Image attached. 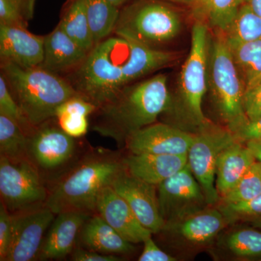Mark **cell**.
Masks as SVG:
<instances>
[{
  "label": "cell",
  "mask_w": 261,
  "mask_h": 261,
  "mask_svg": "<svg viewBox=\"0 0 261 261\" xmlns=\"http://www.w3.org/2000/svg\"><path fill=\"white\" fill-rule=\"evenodd\" d=\"M12 214L13 240L6 261L37 260L44 236L56 214L46 205Z\"/></svg>",
  "instance_id": "cell-13"
},
{
  "label": "cell",
  "mask_w": 261,
  "mask_h": 261,
  "mask_svg": "<svg viewBox=\"0 0 261 261\" xmlns=\"http://www.w3.org/2000/svg\"><path fill=\"white\" fill-rule=\"evenodd\" d=\"M144 248L139 257V261H176L177 258L161 250L154 243L152 237L144 242Z\"/></svg>",
  "instance_id": "cell-38"
},
{
  "label": "cell",
  "mask_w": 261,
  "mask_h": 261,
  "mask_svg": "<svg viewBox=\"0 0 261 261\" xmlns=\"http://www.w3.org/2000/svg\"><path fill=\"white\" fill-rule=\"evenodd\" d=\"M0 114L13 120L29 135L34 128L19 107L4 77L0 74Z\"/></svg>",
  "instance_id": "cell-32"
},
{
  "label": "cell",
  "mask_w": 261,
  "mask_h": 261,
  "mask_svg": "<svg viewBox=\"0 0 261 261\" xmlns=\"http://www.w3.org/2000/svg\"><path fill=\"white\" fill-rule=\"evenodd\" d=\"M171 100L166 75L159 73L137 81L97 108L91 116L92 129L123 148L130 136L167 113Z\"/></svg>",
  "instance_id": "cell-2"
},
{
  "label": "cell",
  "mask_w": 261,
  "mask_h": 261,
  "mask_svg": "<svg viewBox=\"0 0 261 261\" xmlns=\"http://www.w3.org/2000/svg\"><path fill=\"white\" fill-rule=\"evenodd\" d=\"M49 187L28 159L13 161L0 155L1 202L10 213L45 205Z\"/></svg>",
  "instance_id": "cell-9"
},
{
  "label": "cell",
  "mask_w": 261,
  "mask_h": 261,
  "mask_svg": "<svg viewBox=\"0 0 261 261\" xmlns=\"http://www.w3.org/2000/svg\"><path fill=\"white\" fill-rule=\"evenodd\" d=\"M123 170V156L118 152L89 149L49 188L45 205L55 214L65 211L95 214L101 192L111 186Z\"/></svg>",
  "instance_id": "cell-3"
},
{
  "label": "cell",
  "mask_w": 261,
  "mask_h": 261,
  "mask_svg": "<svg viewBox=\"0 0 261 261\" xmlns=\"http://www.w3.org/2000/svg\"><path fill=\"white\" fill-rule=\"evenodd\" d=\"M244 144L251 151L255 160L261 162V141H248Z\"/></svg>",
  "instance_id": "cell-41"
},
{
  "label": "cell",
  "mask_w": 261,
  "mask_h": 261,
  "mask_svg": "<svg viewBox=\"0 0 261 261\" xmlns=\"http://www.w3.org/2000/svg\"><path fill=\"white\" fill-rule=\"evenodd\" d=\"M187 154H133L123 156L127 172L159 186L187 165Z\"/></svg>",
  "instance_id": "cell-20"
},
{
  "label": "cell",
  "mask_w": 261,
  "mask_h": 261,
  "mask_svg": "<svg viewBox=\"0 0 261 261\" xmlns=\"http://www.w3.org/2000/svg\"><path fill=\"white\" fill-rule=\"evenodd\" d=\"M243 108L247 119L261 118V79L245 87Z\"/></svg>",
  "instance_id": "cell-36"
},
{
  "label": "cell",
  "mask_w": 261,
  "mask_h": 261,
  "mask_svg": "<svg viewBox=\"0 0 261 261\" xmlns=\"http://www.w3.org/2000/svg\"><path fill=\"white\" fill-rule=\"evenodd\" d=\"M219 208L226 215L230 223L238 219H251L261 216V195L250 202L221 205Z\"/></svg>",
  "instance_id": "cell-34"
},
{
  "label": "cell",
  "mask_w": 261,
  "mask_h": 261,
  "mask_svg": "<svg viewBox=\"0 0 261 261\" xmlns=\"http://www.w3.org/2000/svg\"><path fill=\"white\" fill-rule=\"evenodd\" d=\"M237 139L229 129L211 124L194 134L192 145L187 153V164L210 206L217 203L221 197L216 188V166L220 154Z\"/></svg>",
  "instance_id": "cell-10"
},
{
  "label": "cell",
  "mask_w": 261,
  "mask_h": 261,
  "mask_svg": "<svg viewBox=\"0 0 261 261\" xmlns=\"http://www.w3.org/2000/svg\"><path fill=\"white\" fill-rule=\"evenodd\" d=\"M27 135L13 120L0 114V155L13 161L27 159Z\"/></svg>",
  "instance_id": "cell-29"
},
{
  "label": "cell",
  "mask_w": 261,
  "mask_h": 261,
  "mask_svg": "<svg viewBox=\"0 0 261 261\" xmlns=\"http://www.w3.org/2000/svg\"><path fill=\"white\" fill-rule=\"evenodd\" d=\"M1 75L33 126L54 118L61 104L80 95L65 77L42 66L25 68L11 62L1 61Z\"/></svg>",
  "instance_id": "cell-5"
},
{
  "label": "cell",
  "mask_w": 261,
  "mask_h": 261,
  "mask_svg": "<svg viewBox=\"0 0 261 261\" xmlns=\"http://www.w3.org/2000/svg\"><path fill=\"white\" fill-rule=\"evenodd\" d=\"M73 261H121L123 257L118 255H106L82 247H76L70 255Z\"/></svg>",
  "instance_id": "cell-39"
},
{
  "label": "cell",
  "mask_w": 261,
  "mask_h": 261,
  "mask_svg": "<svg viewBox=\"0 0 261 261\" xmlns=\"http://www.w3.org/2000/svg\"><path fill=\"white\" fill-rule=\"evenodd\" d=\"M177 59L176 53L154 49L112 34L97 43L84 63L65 78L97 108L126 86Z\"/></svg>",
  "instance_id": "cell-1"
},
{
  "label": "cell",
  "mask_w": 261,
  "mask_h": 261,
  "mask_svg": "<svg viewBox=\"0 0 261 261\" xmlns=\"http://www.w3.org/2000/svg\"><path fill=\"white\" fill-rule=\"evenodd\" d=\"M177 10L161 0H135L121 8L113 34L152 48L171 42L181 32Z\"/></svg>",
  "instance_id": "cell-6"
},
{
  "label": "cell",
  "mask_w": 261,
  "mask_h": 261,
  "mask_svg": "<svg viewBox=\"0 0 261 261\" xmlns=\"http://www.w3.org/2000/svg\"><path fill=\"white\" fill-rule=\"evenodd\" d=\"M89 53L58 24L53 32L44 37V61L41 66L65 77L84 63Z\"/></svg>",
  "instance_id": "cell-19"
},
{
  "label": "cell",
  "mask_w": 261,
  "mask_h": 261,
  "mask_svg": "<svg viewBox=\"0 0 261 261\" xmlns=\"http://www.w3.org/2000/svg\"><path fill=\"white\" fill-rule=\"evenodd\" d=\"M95 214L130 243H144L152 237V233L142 224L126 201L112 186L106 187L101 192Z\"/></svg>",
  "instance_id": "cell-16"
},
{
  "label": "cell",
  "mask_w": 261,
  "mask_h": 261,
  "mask_svg": "<svg viewBox=\"0 0 261 261\" xmlns=\"http://www.w3.org/2000/svg\"><path fill=\"white\" fill-rule=\"evenodd\" d=\"M261 195V162L255 161L231 191L221 197L222 205L250 202Z\"/></svg>",
  "instance_id": "cell-30"
},
{
  "label": "cell",
  "mask_w": 261,
  "mask_h": 261,
  "mask_svg": "<svg viewBox=\"0 0 261 261\" xmlns=\"http://www.w3.org/2000/svg\"><path fill=\"white\" fill-rule=\"evenodd\" d=\"M220 251L240 260H261V229L237 227L217 238Z\"/></svg>",
  "instance_id": "cell-23"
},
{
  "label": "cell",
  "mask_w": 261,
  "mask_h": 261,
  "mask_svg": "<svg viewBox=\"0 0 261 261\" xmlns=\"http://www.w3.org/2000/svg\"><path fill=\"white\" fill-rule=\"evenodd\" d=\"M245 3L248 5L261 18V0H245Z\"/></svg>",
  "instance_id": "cell-42"
},
{
  "label": "cell",
  "mask_w": 261,
  "mask_h": 261,
  "mask_svg": "<svg viewBox=\"0 0 261 261\" xmlns=\"http://www.w3.org/2000/svg\"><path fill=\"white\" fill-rule=\"evenodd\" d=\"M79 241L81 247L106 255L123 257L135 250L134 244L127 241L97 214L86 220Z\"/></svg>",
  "instance_id": "cell-21"
},
{
  "label": "cell",
  "mask_w": 261,
  "mask_h": 261,
  "mask_svg": "<svg viewBox=\"0 0 261 261\" xmlns=\"http://www.w3.org/2000/svg\"><path fill=\"white\" fill-rule=\"evenodd\" d=\"M157 188L160 212L165 222L210 206L188 164Z\"/></svg>",
  "instance_id": "cell-12"
},
{
  "label": "cell",
  "mask_w": 261,
  "mask_h": 261,
  "mask_svg": "<svg viewBox=\"0 0 261 261\" xmlns=\"http://www.w3.org/2000/svg\"><path fill=\"white\" fill-rule=\"evenodd\" d=\"M244 3L245 0H214L208 23L216 32H225Z\"/></svg>",
  "instance_id": "cell-33"
},
{
  "label": "cell",
  "mask_w": 261,
  "mask_h": 261,
  "mask_svg": "<svg viewBox=\"0 0 261 261\" xmlns=\"http://www.w3.org/2000/svg\"><path fill=\"white\" fill-rule=\"evenodd\" d=\"M60 25L81 47L90 51L94 47L84 0H67L62 9Z\"/></svg>",
  "instance_id": "cell-25"
},
{
  "label": "cell",
  "mask_w": 261,
  "mask_h": 261,
  "mask_svg": "<svg viewBox=\"0 0 261 261\" xmlns=\"http://www.w3.org/2000/svg\"><path fill=\"white\" fill-rule=\"evenodd\" d=\"M245 87L261 79V40L228 46Z\"/></svg>",
  "instance_id": "cell-28"
},
{
  "label": "cell",
  "mask_w": 261,
  "mask_h": 261,
  "mask_svg": "<svg viewBox=\"0 0 261 261\" xmlns=\"http://www.w3.org/2000/svg\"><path fill=\"white\" fill-rule=\"evenodd\" d=\"M85 152L78 139L67 135L55 117L34 126L27 135V159L49 190Z\"/></svg>",
  "instance_id": "cell-8"
},
{
  "label": "cell",
  "mask_w": 261,
  "mask_h": 261,
  "mask_svg": "<svg viewBox=\"0 0 261 261\" xmlns=\"http://www.w3.org/2000/svg\"><path fill=\"white\" fill-rule=\"evenodd\" d=\"M86 13L94 44L112 35L121 8L108 0H84Z\"/></svg>",
  "instance_id": "cell-26"
},
{
  "label": "cell",
  "mask_w": 261,
  "mask_h": 261,
  "mask_svg": "<svg viewBox=\"0 0 261 261\" xmlns=\"http://www.w3.org/2000/svg\"><path fill=\"white\" fill-rule=\"evenodd\" d=\"M91 215L80 211L56 214L44 236L37 260H61L71 255L76 247L82 226Z\"/></svg>",
  "instance_id": "cell-17"
},
{
  "label": "cell",
  "mask_w": 261,
  "mask_h": 261,
  "mask_svg": "<svg viewBox=\"0 0 261 261\" xmlns=\"http://www.w3.org/2000/svg\"><path fill=\"white\" fill-rule=\"evenodd\" d=\"M37 0H0V24L27 28Z\"/></svg>",
  "instance_id": "cell-31"
},
{
  "label": "cell",
  "mask_w": 261,
  "mask_h": 261,
  "mask_svg": "<svg viewBox=\"0 0 261 261\" xmlns=\"http://www.w3.org/2000/svg\"><path fill=\"white\" fill-rule=\"evenodd\" d=\"M228 224L229 220L221 209L207 206L179 219L166 221L159 233L176 249L196 250L211 245Z\"/></svg>",
  "instance_id": "cell-11"
},
{
  "label": "cell",
  "mask_w": 261,
  "mask_h": 261,
  "mask_svg": "<svg viewBox=\"0 0 261 261\" xmlns=\"http://www.w3.org/2000/svg\"><path fill=\"white\" fill-rule=\"evenodd\" d=\"M255 161L251 151L239 141L221 152L216 173V188L221 198L236 186Z\"/></svg>",
  "instance_id": "cell-22"
},
{
  "label": "cell",
  "mask_w": 261,
  "mask_h": 261,
  "mask_svg": "<svg viewBox=\"0 0 261 261\" xmlns=\"http://www.w3.org/2000/svg\"><path fill=\"white\" fill-rule=\"evenodd\" d=\"M214 0H192L190 9L195 21L208 22Z\"/></svg>",
  "instance_id": "cell-40"
},
{
  "label": "cell",
  "mask_w": 261,
  "mask_h": 261,
  "mask_svg": "<svg viewBox=\"0 0 261 261\" xmlns=\"http://www.w3.org/2000/svg\"><path fill=\"white\" fill-rule=\"evenodd\" d=\"M97 106L80 95L70 98L56 110L55 118L67 135L80 139L87 135L90 126L89 117Z\"/></svg>",
  "instance_id": "cell-24"
},
{
  "label": "cell",
  "mask_w": 261,
  "mask_h": 261,
  "mask_svg": "<svg viewBox=\"0 0 261 261\" xmlns=\"http://www.w3.org/2000/svg\"><path fill=\"white\" fill-rule=\"evenodd\" d=\"M13 235V214L0 204V260L6 261Z\"/></svg>",
  "instance_id": "cell-35"
},
{
  "label": "cell",
  "mask_w": 261,
  "mask_h": 261,
  "mask_svg": "<svg viewBox=\"0 0 261 261\" xmlns=\"http://www.w3.org/2000/svg\"><path fill=\"white\" fill-rule=\"evenodd\" d=\"M208 86L215 108L231 132L247 121L243 108L245 84L222 34L210 38Z\"/></svg>",
  "instance_id": "cell-7"
},
{
  "label": "cell",
  "mask_w": 261,
  "mask_h": 261,
  "mask_svg": "<svg viewBox=\"0 0 261 261\" xmlns=\"http://www.w3.org/2000/svg\"><path fill=\"white\" fill-rule=\"evenodd\" d=\"M166 1L178 3V4L185 5L189 7H190L192 3V0H166Z\"/></svg>",
  "instance_id": "cell-45"
},
{
  "label": "cell",
  "mask_w": 261,
  "mask_h": 261,
  "mask_svg": "<svg viewBox=\"0 0 261 261\" xmlns=\"http://www.w3.org/2000/svg\"><path fill=\"white\" fill-rule=\"evenodd\" d=\"M232 133L242 143L248 141H261V118L247 120L246 123L237 128Z\"/></svg>",
  "instance_id": "cell-37"
},
{
  "label": "cell",
  "mask_w": 261,
  "mask_h": 261,
  "mask_svg": "<svg viewBox=\"0 0 261 261\" xmlns=\"http://www.w3.org/2000/svg\"><path fill=\"white\" fill-rule=\"evenodd\" d=\"M220 33L228 46L261 40V18L244 3L226 31Z\"/></svg>",
  "instance_id": "cell-27"
},
{
  "label": "cell",
  "mask_w": 261,
  "mask_h": 261,
  "mask_svg": "<svg viewBox=\"0 0 261 261\" xmlns=\"http://www.w3.org/2000/svg\"><path fill=\"white\" fill-rule=\"evenodd\" d=\"M0 61L25 67L41 66L44 61V37L27 28L0 24Z\"/></svg>",
  "instance_id": "cell-18"
},
{
  "label": "cell",
  "mask_w": 261,
  "mask_h": 261,
  "mask_svg": "<svg viewBox=\"0 0 261 261\" xmlns=\"http://www.w3.org/2000/svg\"><path fill=\"white\" fill-rule=\"evenodd\" d=\"M111 186L126 201L142 224L152 234L162 230L165 221L160 212L157 186L132 176L126 168Z\"/></svg>",
  "instance_id": "cell-14"
},
{
  "label": "cell",
  "mask_w": 261,
  "mask_h": 261,
  "mask_svg": "<svg viewBox=\"0 0 261 261\" xmlns=\"http://www.w3.org/2000/svg\"><path fill=\"white\" fill-rule=\"evenodd\" d=\"M208 32L207 24L195 21L190 53L181 67L176 94L172 95L171 107L166 113L178 123V128L192 134L211 125L202 111L208 86Z\"/></svg>",
  "instance_id": "cell-4"
},
{
  "label": "cell",
  "mask_w": 261,
  "mask_h": 261,
  "mask_svg": "<svg viewBox=\"0 0 261 261\" xmlns=\"http://www.w3.org/2000/svg\"><path fill=\"white\" fill-rule=\"evenodd\" d=\"M110 3H112L115 6L121 8L122 7L124 6L127 3H129L130 0H108Z\"/></svg>",
  "instance_id": "cell-44"
},
{
  "label": "cell",
  "mask_w": 261,
  "mask_h": 261,
  "mask_svg": "<svg viewBox=\"0 0 261 261\" xmlns=\"http://www.w3.org/2000/svg\"><path fill=\"white\" fill-rule=\"evenodd\" d=\"M193 139L191 132L154 123L130 136L125 148L133 154H187Z\"/></svg>",
  "instance_id": "cell-15"
},
{
  "label": "cell",
  "mask_w": 261,
  "mask_h": 261,
  "mask_svg": "<svg viewBox=\"0 0 261 261\" xmlns=\"http://www.w3.org/2000/svg\"><path fill=\"white\" fill-rule=\"evenodd\" d=\"M249 221H250L252 226H254V227L261 229V216H258V217H255L253 218V219H249Z\"/></svg>",
  "instance_id": "cell-43"
}]
</instances>
